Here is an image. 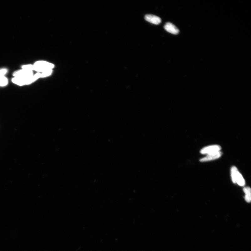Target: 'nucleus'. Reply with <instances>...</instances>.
<instances>
[{"label":"nucleus","mask_w":251,"mask_h":251,"mask_svg":"<svg viewBox=\"0 0 251 251\" xmlns=\"http://www.w3.org/2000/svg\"><path fill=\"white\" fill-rule=\"evenodd\" d=\"M41 78V73H38L31 77L27 78H19L14 77L12 79L13 83L19 86L31 84L38 79Z\"/></svg>","instance_id":"obj_1"},{"label":"nucleus","mask_w":251,"mask_h":251,"mask_svg":"<svg viewBox=\"0 0 251 251\" xmlns=\"http://www.w3.org/2000/svg\"><path fill=\"white\" fill-rule=\"evenodd\" d=\"M34 71L39 72H43L47 70L52 69L54 68L53 64L44 61H39L33 64Z\"/></svg>","instance_id":"obj_2"},{"label":"nucleus","mask_w":251,"mask_h":251,"mask_svg":"<svg viewBox=\"0 0 251 251\" xmlns=\"http://www.w3.org/2000/svg\"><path fill=\"white\" fill-rule=\"evenodd\" d=\"M231 176L233 182L234 183H237L238 185L241 186L245 185V183L243 177L235 166L232 168Z\"/></svg>","instance_id":"obj_3"},{"label":"nucleus","mask_w":251,"mask_h":251,"mask_svg":"<svg viewBox=\"0 0 251 251\" xmlns=\"http://www.w3.org/2000/svg\"><path fill=\"white\" fill-rule=\"evenodd\" d=\"M221 149V146L219 145H212L204 147L201 151L203 154H209L219 151Z\"/></svg>","instance_id":"obj_4"},{"label":"nucleus","mask_w":251,"mask_h":251,"mask_svg":"<svg viewBox=\"0 0 251 251\" xmlns=\"http://www.w3.org/2000/svg\"><path fill=\"white\" fill-rule=\"evenodd\" d=\"M33 75V71L21 69L13 73V76L14 77L16 78H27L31 77Z\"/></svg>","instance_id":"obj_5"},{"label":"nucleus","mask_w":251,"mask_h":251,"mask_svg":"<svg viewBox=\"0 0 251 251\" xmlns=\"http://www.w3.org/2000/svg\"><path fill=\"white\" fill-rule=\"evenodd\" d=\"M222 155V153L220 151L208 154L206 157L201 159L200 161L201 162H205L215 160L221 157Z\"/></svg>","instance_id":"obj_6"},{"label":"nucleus","mask_w":251,"mask_h":251,"mask_svg":"<svg viewBox=\"0 0 251 251\" xmlns=\"http://www.w3.org/2000/svg\"><path fill=\"white\" fill-rule=\"evenodd\" d=\"M164 28L167 32L173 34H177L179 32V29L174 24L171 23H167L165 24Z\"/></svg>","instance_id":"obj_7"},{"label":"nucleus","mask_w":251,"mask_h":251,"mask_svg":"<svg viewBox=\"0 0 251 251\" xmlns=\"http://www.w3.org/2000/svg\"><path fill=\"white\" fill-rule=\"evenodd\" d=\"M145 19L148 22L156 25L160 24L161 21V19L160 17L151 14L146 15Z\"/></svg>","instance_id":"obj_8"},{"label":"nucleus","mask_w":251,"mask_h":251,"mask_svg":"<svg viewBox=\"0 0 251 251\" xmlns=\"http://www.w3.org/2000/svg\"><path fill=\"white\" fill-rule=\"evenodd\" d=\"M243 191L245 193V199L247 202L250 203L251 201V188L248 187H244L243 188Z\"/></svg>","instance_id":"obj_9"},{"label":"nucleus","mask_w":251,"mask_h":251,"mask_svg":"<svg viewBox=\"0 0 251 251\" xmlns=\"http://www.w3.org/2000/svg\"><path fill=\"white\" fill-rule=\"evenodd\" d=\"M8 84V79L5 76H0V87L7 86Z\"/></svg>","instance_id":"obj_10"},{"label":"nucleus","mask_w":251,"mask_h":251,"mask_svg":"<svg viewBox=\"0 0 251 251\" xmlns=\"http://www.w3.org/2000/svg\"><path fill=\"white\" fill-rule=\"evenodd\" d=\"M22 69L27 70V71H34L33 69V65L31 64L29 65H23L22 66Z\"/></svg>","instance_id":"obj_11"},{"label":"nucleus","mask_w":251,"mask_h":251,"mask_svg":"<svg viewBox=\"0 0 251 251\" xmlns=\"http://www.w3.org/2000/svg\"><path fill=\"white\" fill-rule=\"evenodd\" d=\"M52 70L50 69L47 70L46 71L41 73V78H44L50 75L52 73Z\"/></svg>","instance_id":"obj_12"},{"label":"nucleus","mask_w":251,"mask_h":251,"mask_svg":"<svg viewBox=\"0 0 251 251\" xmlns=\"http://www.w3.org/2000/svg\"><path fill=\"white\" fill-rule=\"evenodd\" d=\"M8 72V70L6 69H0V76H4Z\"/></svg>","instance_id":"obj_13"}]
</instances>
